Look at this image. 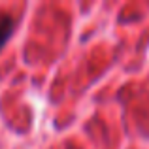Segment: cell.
I'll use <instances>...</instances> for the list:
<instances>
[{
    "mask_svg": "<svg viewBox=\"0 0 149 149\" xmlns=\"http://www.w3.org/2000/svg\"><path fill=\"white\" fill-rule=\"evenodd\" d=\"M11 29H13V21H11L10 17H2L0 19V47H2V44L10 38Z\"/></svg>",
    "mask_w": 149,
    "mask_h": 149,
    "instance_id": "1",
    "label": "cell"
}]
</instances>
